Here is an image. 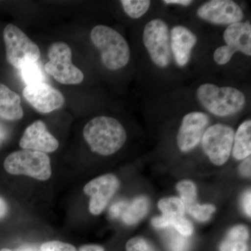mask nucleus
Here are the masks:
<instances>
[{"label":"nucleus","mask_w":251,"mask_h":251,"mask_svg":"<svg viewBox=\"0 0 251 251\" xmlns=\"http://www.w3.org/2000/svg\"><path fill=\"white\" fill-rule=\"evenodd\" d=\"M83 137L93 152L110 156L124 146L127 135L125 128L116 119L99 116L85 126Z\"/></svg>","instance_id":"nucleus-1"},{"label":"nucleus","mask_w":251,"mask_h":251,"mask_svg":"<svg viewBox=\"0 0 251 251\" xmlns=\"http://www.w3.org/2000/svg\"><path fill=\"white\" fill-rule=\"evenodd\" d=\"M90 38L100 51L102 63L109 70H119L129 62V46L115 29L106 25H97L91 31Z\"/></svg>","instance_id":"nucleus-2"},{"label":"nucleus","mask_w":251,"mask_h":251,"mask_svg":"<svg viewBox=\"0 0 251 251\" xmlns=\"http://www.w3.org/2000/svg\"><path fill=\"white\" fill-rule=\"evenodd\" d=\"M200 103L218 117H226L241 111L246 103L244 93L231 87H219L211 83L200 86L196 92Z\"/></svg>","instance_id":"nucleus-3"},{"label":"nucleus","mask_w":251,"mask_h":251,"mask_svg":"<svg viewBox=\"0 0 251 251\" xmlns=\"http://www.w3.org/2000/svg\"><path fill=\"white\" fill-rule=\"evenodd\" d=\"M4 168L9 174L27 175L41 181H46L52 175L50 157L31 150L11 153L4 160Z\"/></svg>","instance_id":"nucleus-4"},{"label":"nucleus","mask_w":251,"mask_h":251,"mask_svg":"<svg viewBox=\"0 0 251 251\" xmlns=\"http://www.w3.org/2000/svg\"><path fill=\"white\" fill-rule=\"evenodd\" d=\"M3 39L6 61L16 69H21L29 63L36 62L40 58L39 46L17 26L8 24L3 31Z\"/></svg>","instance_id":"nucleus-5"},{"label":"nucleus","mask_w":251,"mask_h":251,"mask_svg":"<svg viewBox=\"0 0 251 251\" xmlns=\"http://www.w3.org/2000/svg\"><path fill=\"white\" fill-rule=\"evenodd\" d=\"M49 62L45 71L54 80L64 85H77L84 80V74L72 63V49L64 42H54L48 51Z\"/></svg>","instance_id":"nucleus-6"},{"label":"nucleus","mask_w":251,"mask_h":251,"mask_svg":"<svg viewBox=\"0 0 251 251\" xmlns=\"http://www.w3.org/2000/svg\"><path fill=\"white\" fill-rule=\"evenodd\" d=\"M143 43L151 60L157 67L166 68L171 61L169 27L163 20H151L143 31Z\"/></svg>","instance_id":"nucleus-7"},{"label":"nucleus","mask_w":251,"mask_h":251,"mask_svg":"<svg viewBox=\"0 0 251 251\" xmlns=\"http://www.w3.org/2000/svg\"><path fill=\"white\" fill-rule=\"evenodd\" d=\"M234 133L232 127L223 124H216L206 128L202 138V148L213 164L223 166L229 159Z\"/></svg>","instance_id":"nucleus-8"},{"label":"nucleus","mask_w":251,"mask_h":251,"mask_svg":"<svg viewBox=\"0 0 251 251\" xmlns=\"http://www.w3.org/2000/svg\"><path fill=\"white\" fill-rule=\"evenodd\" d=\"M226 45L221 46L214 53V61L219 65L227 64L236 52L251 56V25L249 21L229 25L224 31Z\"/></svg>","instance_id":"nucleus-9"},{"label":"nucleus","mask_w":251,"mask_h":251,"mask_svg":"<svg viewBox=\"0 0 251 251\" xmlns=\"http://www.w3.org/2000/svg\"><path fill=\"white\" fill-rule=\"evenodd\" d=\"M120 180L115 175L107 174L92 179L84 187V193L90 196L91 214L99 215L120 188Z\"/></svg>","instance_id":"nucleus-10"},{"label":"nucleus","mask_w":251,"mask_h":251,"mask_svg":"<svg viewBox=\"0 0 251 251\" xmlns=\"http://www.w3.org/2000/svg\"><path fill=\"white\" fill-rule=\"evenodd\" d=\"M209 122V117L204 112H191L186 114L176 135L179 150L183 152H188L196 148L201 143Z\"/></svg>","instance_id":"nucleus-11"},{"label":"nucleus","mask_w":251,"mask_h":251,"mask_svg":"<svg viewBox=\"0 0 251 251\" xmlns=\"http://www.w3.org/2000/svg\"><path fill=\"white\" fill-rule=\"evenodd\" d=\"M198 17L215 25H232L242 22L244 12L235 1L212 0L198 9Z\"/></svg>","instance_id":"nucleus-12"},{"label":"nucleus","mask_w":251,"mask_h":251,"mask_svg":"<svg viewBox=\"0 0 251 251\" xmlns=\"http://www.w3.org/2000/svg\"><path fill=\"white\" fill-rule=\"evenodd\" d=\"M23 94L33 108L43 114L59 110L65 102L63 94L46 82L26 86Z\"/></svg>","instance_id":"nucleus-13"},{"label":"nucleus","mask_w":251,"mask_h":251,"mask_svg":"<svg viewBox=\"0 0 251 251\" xmlns=\"http://www.w3.org/2000/svg\"><path fill=\"white\" fill-rule=\"evenodd\" d=\"M19 145L23 150L45 153L53 152L59 148L58 140L50 133L41 120L33 122L26 128Z\"/></svg>","instance_id":"nucleus-14"},{"label":"nucleus","mask_w":251,"mask_h":251,"mask_svg":"<svg viewBox=\"0 0 251 251\" xmlns=\"http://www.w3.org/2000/svg\"><path fill=\"white\" fill-rule=\"evenodd\" d=\"M171 34V52L175 62L179 67H185L191 59V52L198 41L197 36L182 25L175 26Z\"/></svg>","instance_id":"nucleus-15"},{"label":"nucleus","mask_w":251,"mask_h":251,"mask_svg":"<svg viewBox=\"0 0 251 251\" xmlns=\"http://www.w3.org/2000/svg\"><path fill=\"white\" fill-rule=\"evenodd\" d=\"M148 199L143 196L135 198L131 202H119L113 204L110 209V215L121 217L125 224H136L148 213Z\"/></svg>","instance_id":"nucleus-16"},{"label":"nucleus","mask_w":251,"mask_h":251,"mask_svg":"<svg viewBox=\"0 0 251 251\" xmlns=\"http://www.w3.org/2000/svg\"><path fill=\"white\" fill-rule=\"evenodd\" d=\"M24 112L18 94L0 82V117L9 121L23 118Z\"/></svg>","instance_id":"nucleus-17"},{"label":"nucleus","mask_w":251,"mask_h":251,"mask_svg":"<svg viewBox=\"0 0 251 251\" xmlns=\"http://www.w3.org/2000/svg\"><path fill=\"white\" fill-rule=\"evenodd\" d=\"M232 155L237 160H244L251 153V121L246 120L234 133Z\"/></svg>","instance_id":"nucleus-18"},{"label":"nucleus","mask_w":251,"mask_h":251,"mask_svg":"<svg viewBox=\"0 0 251 251\" xmlns=\"http://www.w3.org/2000/svg\"><path fill=\"white\" fill-rule=\"evenodd\" d=\"M249 230L246 226L238 225L230 229L220 246V251H249L247 242Z\"/></svg>","instance_id":"nucleus-19"},{"label":"nucleus","mask_w":251,"mask_h":251,"mask_svg":"<svg viewBox=\"0 0 251 251\" xmlns=\"http://www.w3.org/2000/svg\"><path fill=\"white\" fill-rule=\"evenodd\" d=\"M158 208L167 219L184 217L185 206L181 199L176 197L163 198L158 202Z\"/></svg>","instance_id":"nucleus-20"},{"label":"nucleus","mask_w":251,"mask_h":251,"mask_svg":"<svg viewBox=\"0 0 251 251\" xmlns=\"http://www.w3.org/2000/svg\"><path fill=\"white\" fill-rule=\"evenodd\" d=\"M120 2L126 14L133 19H138L146 14L151 4L148 0H122Z\"/></svg>","instance_id":"nucleus-21"},{"label":"nucleus","mask_w":251,"mask_h":251,"mask_svg":"<svg viewBox=\"0 0 251 251\" xmlns=\"http://www.w3.org/2000/svg\"><path fill=\"white\" fill-rule=\"evenodd\" d=\"M176 189L184 203L185 209L197 203V188L192 181L184 180L176 185Z\"/></svg>","instance_id":"nucleus-22"},{"label":"nucleus","mask_w":251,"mask_h":251,"mask_svg":"<svg viewBox=\"0 0 251 251\" xmlns=\"http://www.w3.org/2000/svg\"><path fill=\"white\" fill-rule=\"evenodd\" d=\"M23 80L27 85L44 82L46 77L38 62L29 63L21 68Z\"/></svg>","instance_id":"nucleus-23"},{"label":"nucleus","mask_w":251,"mask_h":251,"mask_svg":"<svg viewBox=\"0 0 251 251\" xmlns=\"http://www.w3.org/2000/svg\"><path fill=\"white\" fill-rule=\"evenodd\" d=\"M185 210H187L194 219L204 222L210 219L211 214L215 212L216 207L212 204H200L197 202L186 207Z\"/></svg>","instance_id":"nucleus-24"},{"label":"nucleus","mask_w":251,"mask_h":251,"mask_svg":"<svg viewBox=\"0 0 251 251\" xmlns=\"http://www.w3.org/2000/svg\"><path fill=\"white\" fill-rule=\"evenodd\" d=\"M167 244L171 251H187L189 248V242L187 237L181 235L174 230L168 231Z\"/></svg>","instance_id":"nucleus-25"},{"label":"nucleus","mask_w":251,"mask_h":251,"mask_svg":"<svg viewBox=\"0 0 251 251\" xmlns=\"http://www.w3.org/2000/svg\"><path fill=\"white\" fill-rule=\"evenodd\" d=\"M126 251H157L151 244L144 238L135 237L132 238L126 244Z\"/></svg>","instance_id":"nucleus-26"},{"label":"nucleus","mask_w":251,"mask_h":251,"mask_svg":"<svg viewBox=\"0 0 251 251\" xmlns=\"http://www.w3.org/2000/svg\"><path fill=\"white\" fill-rule=\"evenodd\" d=\"M171 226H174L176 232L184 237H189L193 234V225L184 217L177 218L173 220L172 221Z\"/></svg>","instance_id":"nucleus-27"},{"label":"nucleus","mask_w":251,"mask_h":251,"mask_svg":"<svg viewBox=\"0 0 251 251\" xmlns=\"http://www.w3.org/2000/svg\"><path fill=\"white\" fill-rule=\"evenodd\" d=\"M41 251H77L74 246L59 241H50L44 243L41 247Z\"/></svg>","instance_id":"nucleus-28"},{"label":"nucleus","mask_w":251,"mask_h":251,"mask_svg":"<svg viewBox=\"0 0 251 251\" xmlns=\"http://www.w3.org/2000/svg\"><path fill=\"white\" fill-rule=\"evenodd\" d=\"M251 190H249V191H247V193L244 194V197H243L242 206L243 208H244V210L245 211L246 214H247V215L249 216V217H250L251 214Z\"/></svg>","instance_id":"nucleus-29"},{"label":"nucleus","mask_w":251,"mask_h":251,"mask_svg":"<svg viewBox=\"0 0 251 251\" xmlns=\"http://www.w3.org/2000/svg\"><path fill=\"white\" fill-rule=\"evenodd\" d=\"M251 156L248 157L242 162L239 168L241 174L247 177L251 176Z\"/></svg>","instance_id":"nucleus-30"},{"label":"nucleus","mask_w":251,"mask_h":251,"mask_svg":"<svg viewBox=\"0 0 251 251\" xmlns=\"http://www.w3.org/2000/svg\"><path fill=\"white\" fill-rule=\"evenodd\" d=\"M163 2L166 4H179L187 6L192 4L193 1L191 0H165Z\"/></svg>","instance_id":"nucleus-31"},{"label":"nucleus","mask_w":251,"mask_h":251,"mask_svg":"<svg viewBox=\"0 0 251 251\" xmlns=\"http://www.w3.org/2000/svg\"><path fill=\"white\" fill-rule=\"evenodd\" d=\"M79 251H105L103 247L99 245H84Z\"/></svg>","instance_id":"nucleus-32"},{"label":"nucleus","mask_w":251,"mask_h":251,"mask_svg":"<svg viewBox=\"0 0 251 251\" xmlns=\"http://www.w3.org/2000/svg\"><path fill=\"white\" fill-rule=\"evenodd\" d=\"M8 213V205L6 201L0 197V219L4 217Z\"/></svg>","instance_id":"nucleus-33"},{"label":"nucleus","mask_w":251,"mask_h":251,"mask_svg":"<svg viewBox=\"0 0 251 251\" xmlns=\"http://www.w3.org/2000/svg\"><path fill=\"white\" fill-rule=\"evenodd\" d=\"M8 135V131L4 125L0 123V145L3 143Z\"/></svg>","instance_id":"nucleus-34"},{"label":"nucleus","mask_w":251,"mask_h":251,"mask_svg":"<svg viewBox=\"0 0 251 251\" xmlns=\"http://www.w3.org/2000/svg\"><path fill=\"white\" fill-rule=\"evenodd\" d=\"M0 251H11L10 250V249H1V250Z\"/></svg>","instance_id":"nucleus-35"}]
</instances>
